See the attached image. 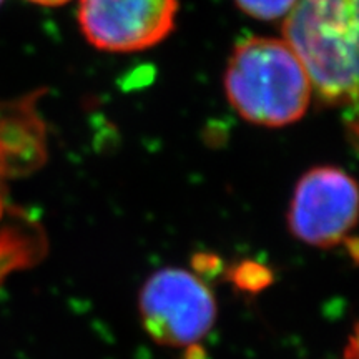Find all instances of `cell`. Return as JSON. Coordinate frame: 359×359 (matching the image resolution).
<instances>
[{
  "label": "cell",
  "mask_w": 359,
  "mask_h": 359,
  "mask_svg": "<svg viewBox=\"0 0 359 359\" xmlns=\"http://www.w3.org/2000/svg\"><path fill=\"white\" fill-rule=\"evenodd\" d=\"M39 92L0 102V170L13 172L39 167L45 155V128L37 110Z\"/></svg>",
  "instance_id": "cell-6"
},
{
  "label": "cell",
  "mask_w": 359,
  "mask_h": 359,
  "mask_svg": "<svg viewBox=\"0 0 359 359\" xmlns=\"http://www.w3.org/2000/svg\"><path fill=\"white\" fill-rule=\"evenodd\" d=\"M30 2L39 4V6H47V7H53V6H62V4L69 2V0H30Z\"/></svg>",
  "instance_id": "cell-8"
},
{
  "label": "cell",
  "mask_w": 359,
  "mask_h": 359,
  "mask_svg": "<svg viewBox=\"0 0 359 359\" xmlns=\"http://www.w3.org/2000/svg\"><path fill=\"white\" fill-rule=\"evenodd\" d=\"M228 102L246 122L285 127L306 114L313 87L285 40L243 39L233 48L224 74Z\"/></svg>",
  "instance_id": "cell-2"
},
{
  "label": "cell",
  "mask_w": 359,
  "mask_h": 359,
  "mask_svg": "<svg viewBox=\"0 0 359 359\" xmlns=\"http://www.w3.org/2000/svg\"><path fill=\"white\" fill-rule=\"evenodd\" d=\"M283 40L306 70L313 92L331 107H356L358 0H296Z\"/></svg>",
  "instance_id": "cell-1"
},
{
  "label": "cell",
  "mask_w": 359,
  "mask_h": 359,
  "mask_svg": "<svg viewBox=\"0 0 359 359\" xmlns=\"http://www.w3.org/2000/svg\"><path fill=\"white\" fill-rule=\"evenodd\" d=\"M358 219V187L338 167H316L296 183L288 226L296 240L330 248L348 238Z\"/></svg>",
  "instance_id": "cell-4"
},
{
  "label": "cell",
  "mask_w": 359,
  "mask_h": 359,
  "mask_svg": "<svg viewBox=\"0 0 359 359\" xmlns=\"http://www.w3.org/2000/svg\"><path fill=\"white\" fill-rule=\"evenodd\" d=\"M178 0H80V29L103 52H140L173 30Z\"/></svg>",
  "instance_id": "cell-5"
},
{
  "label": "cell",
  "mask_w": 359,
  "mask_h": 359,
  "mask_svg": "<svg viewBox=\"0 0 359 359\" xmlns=\"http://www.w3.org/2000/svg\"><path fill=\"white\" fill-rule=\"evenodd\" d=\"M2 2H4V0H0V6H2Z\"/></svg>",
  "instance_id": "cell-10"
},
{
  "label": "cell",
  "mask_w": 359,
  "mask_h": 359,
  "mask_svg": "<svg viewBox=\"0 0 359 359\" xmlns=\"http://www.w3.org/2000/svg\"><path fill=\"white\" fill-rule=\"evenodd\" d=\"M235 2L250 17L259 20H276L293 8L296 0H235Z\"/></svg>",
  "instance_id": "cell-7"
},
{
  "label": "cell",
  "mask_w": 359,
  "mask_h": 359,
  "mask_svg": "<svg viewBox=\"0 0 359 359\" xmlns=\"http://www.w3.org/2000/svg\"><path fill=\"white\" fill-rule=\"evenodd\" d=\"M138 311L155 343L185 348L210 333L217 321V299L195 273L168 266L155 271L142 286Z\"/></svg>",
  "instance_id": "cell-3"
},
{
  "label": "cell",
  "mask_w": 359,
  "mask_h": 359,
  "mask_svg": "<svg viewBox=\"0 0 359 359\" xmlns=\"http://www.w3.org/2000/svg\"><path fill=\"white\" fill-rule=\"evenodd\" d=\"M4 178H6V175L0 170V215H2L4 210Z\"/></svg>",
  "instance_id": "cell-9"
}]
</instances>
